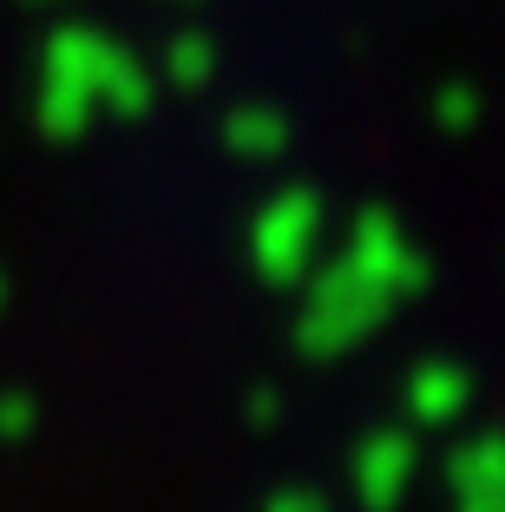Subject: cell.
Segmentation results:
<instances>
[{
    "instance_id": "1",
    "label": "cell",
    "mask_w": 505,
    "mask_h": 512,
    "mask_svg": "<svg viewBox=\"0 0 505 512\" xmlns=\"http://www.w3.org/2000/svg\"><path fill=\"white\" fill-rule=\"evenodd\" d=\"M387 309H394V296H387L374 276H361L355 263H315V276L302 283V316H296V348L309 355V362H335V355H348V348H361L374 329L387 322Z\"/></svg>"
},
{
    "instance_id": "2",
    "label": "cell",
    "mask_w": 505,
    "mask_h": 512,
    "mask_svg": "<svg viewBox=\"0 0 505 512\" xmlns=\"http://www.w3.org/2000/svg\"><path fill=\"white\" fill-rule=\"evenodd\" d=\"M105 46L112 33L99 27H53L40 46V92H33V119H40L46 138H73L92 132L99 119V66H105Z\"/></svg>"
},
{
    "instance_id": "3",
    "label": "cell",
    "mask_w": 505,
    "mask_h": 512,
    "mask_svg": "<svg viewBox=\"0 0 505 512\" xmlns=\"http://www.w3.org/2000/svg\"><path fill=\"white\" fill-rule=\"evenodd\" d=\"M250 263L269 289H302L315 276V263H322V197L309 184H289L256 211Z\"/></svg>"
},
{
    "instance_id": "4",
    "label": "cell",
    "mask_w": 505,
    "mask_h": 512,
    "mask_svg": "<svg viewBox=\"0 0 505 512\" xmlns=\"http://www.w3.org/2000/svg\"><path fill=\"white\" fill-rule=\"evenodd\" d=\"M342 263H355L361 276H374V283H381L394 302L420 296V289L433 283V270H427V256H420V243L407 237V224H401L394 211H381V204L355 211V224H348V243H342Z\"/></svg>"
},
{
    "instance_id": "5",
    "label": "cell",
    "mask_w": 505,
    "mask_h": 512,
    "mask_svg": "<svg viewBox=\"0 0 505 512\" xmlns=\"http://www.w3.org/2000/svg\"><path fill=\"white\" fill-rule=\"evenodd\" d=\"M453 512H505V434H473L446 453Z\"/></svg>"
},
{
    "instance_id": "6",
    "label": "cell",
    "mask_w": 505,
    "mask_h": 512,
    "mask_svg": "<svg viewBox=\"0 0 505 512\" xmlns=\"http://www.w3.org/2000/svg\"><path fill=\"white\" fill-rule=\"evenodd\" d=\"M348 473H355V493L368 499L374 512H394L401 493H407V480H414V440H407L401 427H381V434H368L355 447Z\"/></svg>"
},
{
    "instance_id": "7",
    "label": "cell",
    "mask_w": 505,
    "mask_h": 512,
    "mask_svg": "<svg viewBox=\"0 0 505 512\" xmlns=\"http://www.w3.org/2000/svg\"><path fill=\"white\" fill-rule=\"evenodd\" d=\"M401 401L420 427H453L466 407H473V375H466L460 362H420L414 375H407Z\"/></svg>"
},
{
    "instance_id": "8",
    "label": "cell",
    "mask_w": 505,
    "mask_h": 512,
    "mask_svg": "<svg viewBox=\"0 0 505 512\" xmlns=\"http://www.w3.org/2000/svg\"><path fill=\"white\" fill-rule=\"evenodd\" d=\"M99 112H112V119L151 112V73L132 46H119V40L105 46V66H99Z\"/></svg>"
},
{
    "instance_id": "9",
    "label": "cell",
    "mask_w": 505,
    "mask_h": 512,
    "mask_svg": "<svg viewBox=\"0 0 505 512\" xmlns=\"http://www.w3.org/2000/svg\"><path fill=\"white\" fill-rule=\"evenodd\" d=\"M223 145L237 151V158H256V165H263V158H283L289 151V119L276 106H237L230 112V119H223Z\"/></svg>"
},
{
    "instance_id": "10",
    "label": "cell",
    "mask_w": 505,
    "mask_h": 512,
    "mask_svg": "<svg viewBox=\"0 0 505 512\" xmlns=\"http://www.w3.org/2000/svg\"><path fill=\"white\" fill-rule=\"evenodd\" d=\"M164 79L178 92H204L210 79H217V40L210 33H171V46H164Z\"/></svg>"
},
{
    "instance_id": "11",
    "label": "cell",
    "mask_w": 505,
    "mask_h": 512,
    "mask_svg": "<svg viewBox=\"0 0 505 512\" xmlns=\"http://www.w3.org/2000/svg\"><path fill=\"white\" fill-rule=\"evenodd\" d=\"M433 125H440L446 138H460L479 125V86H466V79H446L440 92H433Z\"/></svg>"
},
{
    "instance_id": "12",
    "label": "cell",
    "mask_w": 505,
    "mask_h": 512,
    "mask_svg": "<svg viewBox=\"0 0 505 512\" xmlns=\"http://www.w3.org/2000/svg\"><path fill=\"white\" fill-rule=\"evenodd\" d=\"M33 427H40V401L20 394V388H7L0 394V440H27Z\"/></svg>"
},
{
    "instance_id": "13",
    "label": "cell",
    "mask_w": 505,
    "mask_h": 512,
    "mask_svg": "<svg viewBox=\"0 0 505 512\" xmlns=\"http://www.w3.org/2000/svg\"><path fill=\"white\" fill-rule=\"evenodd\" d=\"M250 421L276 427V421H283V394H276V388H250Z\"/></svg>"
},
{
    "instance_id": "14",
    "label": "cell",
    "mask_w": 505,
    "mask_h": 512,
    "mask_svg": "<svg viewBox=\"0 0 505 512\" xmlns=\"http://www.w3.org/2000/svg\"><path fill=\"white\" fill-rule=\"evenodd\" d=\"M269 512H322V493H296V486H289V493L269 499Z\"/></svg>"
},
{
    "instance_id": "15",
    "label": "cell",
    "mask_w": 505,
    "mask_h": 512,
    "mask_svg": "<svg viewBox=\"0 0 505 512\" xmlns=\"http://www.w3.org/2000/svg\"><path fill=\"white\" fill-rule=\"evenodd\" d=\"M0 309H7V276H0Z\"/></svg>"
}]
</instances>
